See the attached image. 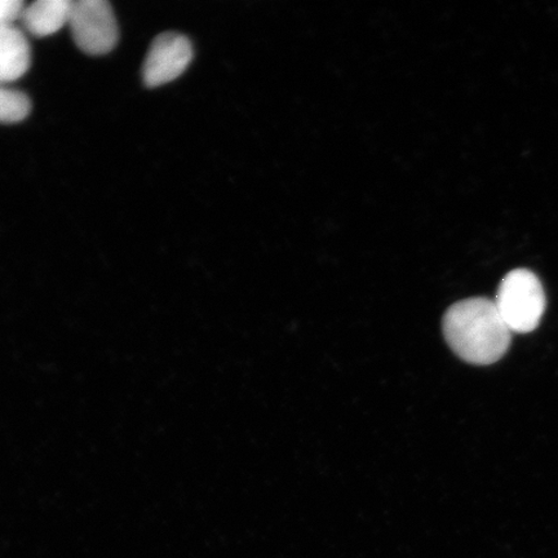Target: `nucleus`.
<instances>
[{"mask_svg": "<svg viewBox=\"0 0 558 558\" xmlns=\"http://www.w3.org/2000/svg\"><path fill=\"white\" fill-rule=\"evenodd\" d=\"M444 335L460 359L478 366L504 357L512 338L494 300L486 298L465 299L450 306L444 317Z\"/></svg>", "mask_w": 558, "mask_h": 558, "instance_id": "nucleus-1", "label": "nucleus"}, {"mask_svg": "<svg viewBox=\"0 0 558 558\" xmlns=\"http://www.w3.org/2000/svg\"><path fill=\"white\" fill-rule=\"evenodd\" d=\"M495 306L511 332H532L546 311V294L539 278L527 269H514L500 282Z\"/></svg>", "mask_w": 558, "mask_h": 558, "instance_id": "nucleus-2", "label": "nucleus"}, {"mask_svg": "<svg viewBox=\"0 0 558 558\" xmlns=\"http://www.w3.org/2000/svg\"><path fill=\"white\" fill-rule=\"evenodd\" d=\"M68 25L75 45L85 53H109L117 45V20L107 0H74Z\"/></svg>", "mask_w": 558, "mask_h": 558, "instance_id": "nucleus-3", "label": "nucleus"}, {"mask_svg": "<svg viewBox=\"0 0 558 558\" xmlns=\"http://www.w3.org/2000/svg\"><path fill=\"white\" fill-rule=\"evenodd\" d=\"M193 59V47L186 37L163 33L153 40L144 61L143 80L150 88L167 85L183 74Z\"/></svg>", "mask_w": 558, "mask_h": 558, "instance_id": "nucleus-4", "label": "nucleus"}, {"mask_svg": "<svg viewBox=\"0 0 558 558\" xmlns=\"http://www.w3.org/2000/svg\"><path fill=\"white\" fill-rule=\"evenodd\" d=\"M32 51L25 34L13 24L0 25V85L24 76L31 68Z\"/></svg>", "mask_w": 558, "mask_h": 558, "instance_id": "nucleus-5", "label": "nucleus"}, {"mask_svg": "<svg viewBox=\"0 0 558 558\" xmlns=\"http://www.w3.org/2000/svg\"><path fill=\"white\" fill-rule=\"evenodd\" d=\"M73 0H38L25 7L21 21L35 37H48L69 24Z\"/></svg>", "mask_w": 558, "mask_h": 558, "instance_id": "nucleus-6", "label": "nucleus"}, {"mask_svg": "<svg viewBox=\"0 0 558 558\" xmlns=\"http://www.w3.org/2000/svg\"><path fill=\"white\" fill-rule=\"evenodd\" d=\"M31 109V99L24 93L0 85V123L24 121Z\"/></svg>", "mask_w": 558, "mask_h": 558, "instance_id": "nucleus-7", "label": "nucleus"}, {"mask_svg": "<svg viewBox=\"0 0 558 558\" xmlns=\"http://www.w3.org/2000/svg\"><path fill=\"white\" fill-rule=\"evenodd\" d=\"M24 9L21 0H0V25L13 24V21L21 19Z\"/></svg>", "mask_w": 558, "mask_h": 558, "instance_id": "nucleus-8", "label": "nucleus"}]
</instances>
